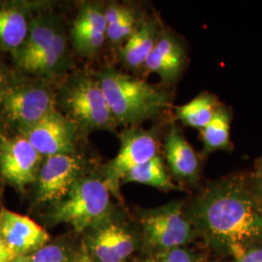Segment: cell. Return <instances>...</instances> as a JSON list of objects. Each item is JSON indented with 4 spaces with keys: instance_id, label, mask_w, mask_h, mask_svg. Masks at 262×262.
<instances>
[{
    "instance_id": "cell-1",
    "label": "cell",
    "mask_w": 262,
    "mask_h": 262,
    "mask_svg": "<svg viewBox=\"0 0 262 262\" xmlns=\"http://www.w3.org/2000/svg\"><path fill=\"white\" fill-rule=\"evenodd\" d=\"M186 207L199 237L216 253L232 255L262 245V205L248 177L212 182Z\"/></svg>"
},
{
    "instance_id": "cell-2",
    "label": "cell",
    "mask_w": 262,
    "mask_h": 262,
    "mask_svg": "<svg viewBox=\"0 0 262 262\" xmlns=\"http://www.w3.org/2000/svg\"><path fill=\"white\" fill-rule=\"evenodd\" d=\"M96 78L118 124L138 127L171 105L170 94L164 89L111 67L102 70Z\"/></svg>"
},
{
    "instance_id": "cell-3",
    "label": "cell",
    "mask_w": 262,
    "mask_h": 262,
    "mask_svg": "<svg viewBox=\"0 0 262 262\" xmlns=\"http://www.w3.org/2000/svg\"><path fill=\"white\" fill-rule=\"evenodd\" d=\"M139 225V249L143 255L187 247L199 237L181 201L141 209L137 214Z\"/></svg>"
},
{
    "instance_id": "cell-4",
    "label": "cell",
    "mask_w": 262,
    "mask_h": 262,
    "mask_svg": "<svg viewBox=\"0 0 262 262\" xmlns=\"http://www.w3.org/2000/svg\"><path fill=\"white\" fill-rule=\"evenodd\" d=\"M111 193L103 177L83 176L56 204L52 222L70 225L77 232L93 229L111 219Z\"/></svg>"
},
{
    "instance_id": "cell-5",
    "label": "cell",
    "mask_w": 262,
    "mask_h": 262,
    "mask_svg": "<svg viewBox=\"0 0 262 262\" xmlns=\"http://www.w3.org/2000/svg\"><path fill=\"white\" fill-rule=\"evenodd\" d=\"M63 105L69 120L83 130L112 131L118 125L97 78L83 75L73 79L66 88Z\"/></svg>"
},
{
    "instance_id": "cell-6",
    "label": "cell",
    "mask_w": 262,
    "mask_h": 262,
    "mask_svg": "<svg viewBox=\"0 0 262 262\" xmlns=\"http://www.w3.org/2000/svg\"><path fill=\"white\" fill-rule=\"evenodd\" d=\"M121 148L107 166L103 178L111 192L119 195L124 176L150 159L159 156V143L151 131L138 127H127L121 135Z\"/></svg>"
},
{
    "instance_id": "cell-7",
    "label": "cell",
    "mask_w": 262,
    "mask_h": 262,
    "mask_svg": "<svg viewBox=\"0 0 262 262\" xmlns=\"http://www.w3.org/2000/svg\"><path fill=\"white\" fill-rule=\"evenodd\" d=\"M83 177V161L75 154L48 157L38 174L39 203L63 200L79 179Z\"/></svg>"
},
{
    "instance_id": "cell-8",
    "label": "cell",
    "mask_w": 262,
    "mask_h": 262,
    "mask_svg": "<svg viewBox=\"0 0 262 262\" xmlns=\"http://www.w3.org/2000/svg\"><path fill=\"white\" fill-rule=\"evenodd\" d=\"M84 243L95 262H127L139 239L127 226L110 219L93 228Z\"/></svg>"
},
{
    "instance_id": "cell-9",
    "label": "cell",
    "mask_w": 262,
    "mask_h": 262,
    "mask_svg": "<svg viewBox=\"0 0 262 262\" xmlns=\"http://www.w3.org/2000/svg\"><path fill=\"white\" fill-rule=\"evenodd\" d=\"M3 111L21 130L36 124L56 111L54 97L46 88L40 85L20 86L1 96Z\"/></svg>"
},
{
    "instance_id": "cell-10",
    "label": "cell",
    "mask_w": 262,
    "mask_h": 262,
    "mask_svg": "<svg viewBox=\"0 0 262 262\" xmlns=\"http://www.w3.org/2000/svg\"><path fill=\"white\" fill-rule=\"evenodd\" d=\"M77 126L60 113L54 111L42 121L23 130L24 137L44 157L75 154Z\"/></svg>"
},
{
    "instance_id": "cell-11",
    "label": "cell",
    "mask_w": 262,
    "mask_h": 262,
    "mask_svg": "<svg viewBox=\"0 0 262 262\" xmlns=\"http://www.w3.org/2000/svg\"><path fill=\"white\" fill-rule=\"evenodd\" d=\"M41 159L42 156L23 135L0 143V172L19 188L37 180Z\"/></svg>"
},
{
    "instance_id": "cell-12",
    "label": "cell",
    "mask_w": 262,
    "mask_h": 262,
    "mask_svg": "<svg viewBox=\"0 0 262 262\" xmlns=\"http://www.w3.org/2000/svg\"><path fill=\"white\" fill-rule=\"evenodd\" d=\"M0 234L16 256L28 255L47 245V231L26 215L7 209L0 211Z\"/></svg>"
},
{
    "instance_id": "cell-13",
    "label": "cell",
    "mask_w": 262,
    "mask_h": 262,
    "mask_svg": "<svg viewBox=\"0 0 262 262\" xmlns=\"http://www.w3.org/2000/svg\"><path fill=\"white\" fill-rule=\"evenodd\" d=\"M187 49L179 36L161 30L148 57L145 70L156 73L164 84H175L186 68Z\"/></svg>"
},
{
    "instance_id": "cell-14",
    "label": "cell",
    "mask_w": 262,
    "mask_h": 262,
    "mask_svg": "<svg viewBox=\"0 0 262 262\" xmlns=\"http://www.w3.org/2000/svg\"><path fill=\"white\" fill-rule=\"evenodd\" d=\"M105 9L95 3H86L80 9L71 29L76 52L84 56L96 55L106 41Z\"/></svg>"
},
{
    "instance_id": "cell-15",
    "label": "cell",
    "mask_w": 262,
    "mask_h": 262,
    "mask_svg": "<svg viewBox=\"0 0 262 262\" xmlns=\"http://www.w3.org/2000/svg\"><path fill=\"white\" fill-rule=\"evenodd\" d=\"M164 156L170 172L179 182L196 185L200 178V159L176 124H171L164 137Z\"/></svg>"
},
{
    "instance_id": "cell-16",
    "label": "cell",
    "mask_w": 262,
    "mask_h": 262,
    "mask_svg": "<svg viewBox=\"0 0 262 262\" xmlns=\"http://www.w3.org/2000/svg\"><path fill=\"white\" fill-rule=\"evenodd\" d=\"M160 28L156 18L142 20L140 26L120 49L122 64L131 71L145 70L148 57L159 36Z\"/></svg>"
},
{
    "instance_id": "cell-17",
    "label": "cell",
    "mask_w": 262,
    "mask_h": 262,
    "mask_svg": "<svg viewBox=\"0 0 262 262\" xmlns=\"http://www.w3.org/2000/svg\"><path fill=\"white\" fill-rule=\"evenodd\" d=\"M19 66L28 71L38 73L61 72L70 66L67 38L60 28L44 51L21 62Z\"/></svg>"
},
{
    "instance_id": "cell-18",
    "label": "cell",
    "mask_w": 262,
    "mask_h": 262,
    "mask_svg": "<svg viewBox=\"0 0 262 262\" xmlns=\"http://www.w3.org/2000/svg\"><path fill=\"white\" fill-rule=\"evenodd\" d=\"M231 122L232 112L228 107L221 104L213 119L200 130L203 156H209L216 150H230L232 146L230 141Z\"/></svg>"
},
{
    "instance_id": "cell-19",
    "label": "cell",
    "mask_w": 262,
    "mask_h": 262,
    "mask_svg": "<svg viewBox=\"0 0 262 262\" xmlns=\"http://www.w3.org/2000/svg\"><path fill=\"white\" fill-rule=\"evenodd\" d=\"M107 21L106 38L113 45H122L135 32L142 20L134 10L121 4H110L105 8Z\"/></svg>"
},
{
    "instance_id": "cell-20",
    "label": "cell",
    "mask_w": 262,
    "mask_h": 262,
    "mask_svg": "<svg viewBox=\"0 0 262 262\" xmlns=\"http://www.w3.org/2000/svg\"><path fill=\"white\" fill-rule=\"evenodd\" d=\"M59 29L60 28L57 23L50 17H40L29 24L25 42L14 52L18 63L20 64L28 58L44 51Z\"/></svg>"
},
{
    "instance_id": "cell-21",
    "label": "cell",
    "mask_w": 262,
    "mask_h": 262,
    "mask_svg": "<svg viewBox=\"0 0 262 262\" xmlns=\"http://www.w3.org/2000/svg\"><path fill=\"white\" fill-rule=\"evenodd\" d=\"M220 106L221 103L214 94L201 93L189 102L175 107V115L185 125L202 130Z\"/></svg>"
},
{
    "instance_id": "cell-22",
    "label": "cell",
    "mask_w": 262,
    "mask_h": 262,
    "mask_svg": "<svg viewBox=\"0 0 262 262\" xmlns=\"http://www.w3.org/2000/svg\"><path fill=\"white\" fill-rule=\"evenodd\" d=\"M26 14L17 7H0V50L16 52L28 32Z\"/></svg>"
},
{
    "instance_id": "cell-23",
    "label": "cell",
    "mask_w": 262,
    "mask_h": 262,
    "mask_svg": "<svg viewBox=\"0 0 262 262\" xmlns=\"http://www.w3.org/2000/svg\"><path fill=\"white\" fill-rule=\"evenodd\" d=\"M128 183L146 185L165 191L182 189V187L175 185L170 178L160 155L129 171L122 180V185Z\"/></svg>"
},
{
    "instance_id": "cell-24",
    "label": "cell",
    "mask_w": 262,
    "mask_h": 262,
    "mask_svg": "<svg viewBox=\"0 0 262 262\" xmlns=\"http://www.w3.org/2000/svg\"><path fill=\"white\" fill-rule=\"evenodd\" d=\"M204 253L187 248L179 247L164 252L143 255L137 262H204Z\"/></svg>"
},
{
    "instance_id": "cell-25",
    "label": "cell",
    "mask_w": 262,
    "mask_h": 262,
    "mask_svg": "<svg viewBox=\"0 0 262 262\" xmlns=\"http://www.w3.org/2000/svg\"><path fill=\"white\" fill-rule=\"evenodd\" d=\"M74 254L61 244H47L28 257L29 262H70Z\"/></svg>"
},
{
    "instance_id": "cell-26",
    "label": "cell",
    "mask_w": 262,
    "mask_h": 262,
    "mask_svg": "<svg viewBox=\"0 0 262 262\" xmlns=\"http://www.w3.org/2000/svg\"><path fill=\"white\" fill-rule=\"evenodd\" d=\"M232 256L234 262H262V245L237 251Z\"/></svg>"
},
{
    "instance_id": "cell-27",
    "label": "cell",
    "mask_w": 262,
    "mask_h": 262,
    "mask_svg": "<svg viewBox=\"0 0 262 262\" xmlns=\"http://www.w3.org/2000/svg\"><path fill=\"white\" fill-rule=\"evenodd\" d=\"M70 262H95L89 252L84 241L81 245L80 249L76 252Z\"/></svg>"
},
{
    "instance_id": "cell-28",
    "label": "cell",
    "mask_w": 262,
    "mask_h": 262,
    "mask_svg": "<svg viewBox=\"0 0 262 262\" xmlns=\"http://www.w3.org/2000/svg\"><path fill=\"white\" fill-rule=\"evenodd\" d=\"M249 182L250 185L253 188V192L255 194V196L257 197V199L259 200L260 204L262 205V178L256 176L254 173L253 175L249 176Z\"/></svg>"
},
{
    "instance_id": "cell-29",
    "label": "cell",
    "mask_w": 262,
    "mask_h": 262,
    "mask_svg": "<svg viewBox=\"0 0 262 262\" xmlns=\"http://www.w3.org/2000/svg\"><path fill=\"white\" fill-rule=\"evenodd\" d=\"M17 257L10 251L0 234V262H14Z\"/></svg>"
},
{
    "instance_id": "cell-30",
    "label": "cell",
    "mask_w": 262,
    "mask_h": 262,
    "mask_svg": "<svg viewBox=\"0 0 262 262\" xmlns=\"http://www.w3.org/2000/svg\"><path fill=\"white\" fill-rule=\"evenodd\" d=\"M254 174L258 177H261L262 178V156L257 159L256 161V167H255V172Z\"/></svg>"
},
{
    "instance_id": "cell-31",
    "label": "cell",
    "mask_w": 262,
    "mask_h": 262,
    "mask_svg": "<svg viewBox=\"0 0 262 262\" xmlns=\"http://www.w3.org/2000/svg\"><path fill=\"white\" fill-rule=\"evenodd\" d=\"M14 262H29V260H28V255H20L18 256Z\"/></svg>"
},
{
    "instance_id": "cell-32",
    "label": "cell",
    "mask_w": 262,
    "mask_h": 262,
    "mask_svg": "<svg viewBox=\"0 0 262 262\" xmlns=\"http://www.w3.org/2000/svg\"><path fill=\"white\" fill-rule=\"evenodd\" d=\"M2 81H3V74H2V72L0 70V84H2Z\"/></svg>"
}]
</instances>
